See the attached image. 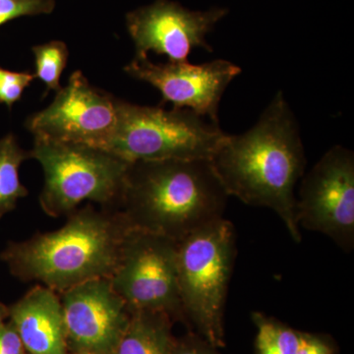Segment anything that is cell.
Returning a JSON list of instances; mask_svg holds the SVG:
<instances>
[{
    "mask_svg": "<svg viewBox=\"0 0 354 354\" xmlns=\"http://www.w3.org/2000/svg\"><path fill=\"white\" fill-rule=\"evenodd\" d=\"M211 162L228 196L272 209L293 241H301L295 187L304 176L306 156L299 124L283 92L274 95L250 129L227 134Z\"/></svg>",
    "mask_w": 354,
    "mask_h": 354,
    "instance_id": "obj_1",
    "label": "cell"
},
{
    "mask_svg": "<svg viewBox=\"0 0 354 354\" xmlns=\"http://www.w3.org/2000/svg\"><path fill=\"white\" fill-rule=\"evenodd\" d=\"M228 194L211 160L130 162L115 212L132 230L179 242L225 218Z\"/></svg>",
    "mask_w": 354,
    "mask_h": 354,
    "instance_id": "obj_2",
    "label": "cell"
},
{
    "mask_svg": "<svg viewBox=\"0 0 354 354\" xmlns=\"http://www.w3.org/2000/svg\"><path fill=\"white\" fill-rule=\"evenodd\" d=\"M132 228L118 212L92 205L67 216L55 230L11 242L0 254L11 274L60 293L95 279H111Z\"/></svg>",
    "mask_w": 354,
    "mask_h": 354,
    "instance_id": "obj_3",
    "label": "cell"
},
{
    "mask_svg": "<svg viewBox=\"0 0 354 354\" xmlns=\"http://www.w3.org/2000/svg\"><path fill=\"white\" fill-rule=\"evenodd\" d=\"M236 234L225 218L177 242L179 295L186 323L212 346H225V310Z\"/></svg>",
    "mask_w": 354,
    "mask_h": 354,
    "instance_id": "obj_4",
    "label": "cell"
},
{
    "mask_svg": "<svg viewBox=\"0 0 354 354\" xmlns=\"http://www.w3.org/2000/svg\"><path fill=\"white\" fill-rule=\"evenodd\" d=\"M31 158L43 167L39 205L53 218L68 216L83 202L116 211L130 162L102 150L77 144L34 138Z\"/></svg>",
    "mask_w": 354,
    "mask_h": 354,
    "instance_id": "obj_5",
    "label": "cell"
},
{
    "mask_svg": "<svg viewBox=\"0 0 354 354\" xmlns=\"http://www.w3.org/2000/svg\"><path fill=\"white\" fill-rule=\"evenodd\" d=\"M227 133L188 109L143 106L118 99V123L104 149L129 162L211 160Z\"/></svg>",
    "mask_w": 354,
    "mask_h": 354,
    "instance_id": "obj_6",
    "label": "cell"
},
{
    "mask_svg": "<svg viewBox=\"0 0 354 354\" xmlns=\"http://www.w3.org/2000/svg\"><path fill=\"white\" fill-rule=\"evenodd\" d=\"M111 279L130 312H162L183 321L177 272V242L132 230Z\"/></svg>",
    "mask_w": 354,
    "mask_h": 354,
    "instance_id": "obj_7",
    "label": "cell"
},
{
    "mask_svg": "<svg viewBox=\"0 0 354 354\" xmlns=\"http://www.w3.org/2000/svg\"><path fill=\"white\" fill-rule=\"evenodd\" d=\"M298 227L330 237L346 252L354 246V153L342 146L327 151L302 176L297 196Z\"/></svg>",
    "mask_w": 354,
    "mask_h": 354,
    "instance_id": "obj_8",
    "label": "cell"
},
{
    "mask_svg": "<svg viewBox=\"0 0 354 354\" xmlns=\"http://www.w3.org/2000/svg\"><path fill=\"white\" fill-rule=\"evenodd\" d=\"M116 123L118 97L91 85L82 72L75 71L50 106L29 116L25 127L34 138L104 150Z\"/></svg>",
    "mask_w": 354,
    "mask_h": 354,
    "instance_id": "obj_9",
    "label": "cell"
},
{
    "mask_svg": "<svg viewBox=\"0 0 354 354\" xmlns=\"http://www.w3.org/2000/svg\"><path fill=\"white\" fill-rule=\"evenodd\" d=\"M228 10L214 7L206 11H191L171 0H157L127 15L128 32L134 41L135 57H146L153 51L165 55L169 62H188L191 51L213 48L206 37Z\"/></svg>",
    "mask_w": 354,
    "mask_h": 354,
    "instance_id": "obj_10",
    "label": "cell"
},
{
    "mask_svg": "<svg viewBox=\"0 0 354 354\" xmlns=\"http://www.w3.org/2000/svg\"><path fill=\"white\" fill-rule=\"evenodd\" d=\"M124 71L157 88L162 94L160 106L171 102L174 109H191L218 123L221 97L228 85L241 73V68L225 59L202 64L188 62L156 64L146 57H135Z\"/></svg>",
    "mask_w": 354,
    "mask_h": 354,
    "instance_id": "obj_11",
    "label": "cell"
},
{
    "mask_svg": "<svg viewBox=\"0 0 354 354\" xmlns=\"http://www.w3.org/2000/svg\"><path fill=\"white\" fill-rule=\"evenodd\" d=\"M67 349L73 353L113 354L131 312L111 279H95L58 293Z\"/></svg>",
    "mask_w": 354,
    "mask_h": 354,
    "instance_id": "obj_12",
    "label": "cell"
},
{
    "mask_svg": "<svg viewBox=\"0 0 354 354\" xmlns=\"http://www.w3.org/2000/svg\"><path fill=\"white\" fill-rule=\"evenodd\" d=\"M10 323L29 354H66L64 311L59 295L41 285L8 307Z\"/></svg>",
    "mask_w": 354,
    "mask_h": 354,
    "instance_id": "obj_13",
    "label": "cell"
},
{
    "mask_svg": "<svg viewBox=\"0 0 354 354\" xmlns=\"http://www.w3.org/2000/svg\"><path fill=\"white\" fill-rule=\"evenodd\" d=\"M172 319L162 312L134 311L113 354H172Z\"/></svg>",
    "mask_w": 354,
    "mask_h": 354,
    "instance_id": "obj_14",
    "label": "cell"
},
{
    "mask_svg": "<svg viewBox=\"0 0 354 354\" xmlns=\"http://www.w3.org/2000/svg\"><path fill=\"white\" fill-rule=\"evenodd\" d=\"M29 158L31 153L21 148L13 134L0 139V218L28 196L27 188L20 181L19 169Z\"/></svg>",
    "mask_w": 354,
    "mask_h": 354,
    "instance_id": "obj_15",
    "label": "cell"
},
{
    "mask_svg": "<svg viewBox=\"0 0 354 354\" xmlns=\"http://www.w3.org/2000/svg\"><path fill=\"white\" fill-rule=\"evenodd\" d=\"M257 328L255 346L257 354H297L304 332L293 329L274 317L253 312Z\"/></svg>",
    "mask_w": 354,
    "mask_h": 354,
    "instance_id": "obj_16",
    "label": "cell"
},
{
    "mask_svg": "<svg viewBox=\"0 0 354 354\" xmlns=\"http://www.w3.org/2000/svg\"><path fill=\"white\" fill-rule=\"evenodd\" d=\"M36 64L35 76L46 85L44 95L48 91H58L60 77L68 62L69 50L66 44L62 41H51L50 43L39 44L32 48Z\"/></svg>",
    "mask_w": 354,
    "mask_h": 354,
    "instance_id": "obj_17",
    "label": "cell"
},
{
    "mask_svg": "<svg viewBox=\"0 0 354 354\" xmlns=\"http://www.w3.org/2000/svg\"><path fill=\"white\" fill-rule=\"evenodd\" d=\"M55 0H0V27L23 16L53 12Z\"/></svg>",
    "mask_w": 354,
    "mask_h": 354,
    "instance_id": "obj_18",
    "label": "cell"
},
{
    "mask_svg": "<svg viewBox=\"0 0 354 354\" xmlns=\"http://www.w3.org/2000/svg\"><path fill=\"white\" fill-rule=\"evenodd\" d=\"M35 79L36 76L31 72L11 71L0 66V104L12 109Z\"/></svg>",
    "mask_w": 354,
    "mask_h": 354,
    "instance_id": "obj_19",
    "label": "cell"
},
{
    "mask_svg": "<svg viewBox=\"0 0 354 354\" xmlns=\"http://www.w3.org/2000/svg\"><path fill=\"white\" fill-rule=\"evenodd\" d=\"M297 354H337V346L329 335L304 332Z\"/></svg>",
    "mask_w": 354,
    "mask_h": 354,
    "instance_id": "obj_20",
    "label": "cell"
},
{
    "mask_svg": "<svg viewBox=\"0 0 354 354\" xmlns=\"http://www.w3.org/2000/svg\"><path fill=\"white\" fill-rule=\"evenodd\" d=\"M172 354H221L218 348L212 346L197 333L189 332L177 339Z\"/></svg>",
    "mask_w": 354,
    "mask_h": 354,
    "instance_id": "obj_21",
    "label": "cell"
},
{
    "mask_svg": "<svg viewBox=\"0 0 354 354\" xmlns=\"http://www.w3.org/2000/svg\"><path fill=\"white\" fill-rule=\"evenodd\" d=\"M24 346L12 324L0 326V354H24Z\"/></svg>",
    "mask_w": 354,
    "mask_h": 354,
    "instance_id": "obj_22",
    "label": "cell"
},
{
    "mask_svg": "<svg viewBox=\"0 0 354 354\" xmlns=\"http://www.w3.org/2000/svg\"><path fill=\"white\" fill-rule=\"evenodd\" d=\"M8 307L6 305L0 304V326L3 325L4 320L8 317Z\"/></svg>",
    "mask_w": 354,
    "mask_h": 354,
    "instance_id": "obj_23",
    "label": "cell"
},
{
    "mask_svg": "<svg viewBox=\"0 0 354 354\" xmlns=\"http://www.w3.org/2000/svg\"><path fill=\"white\" fill-rule=\"evenodd\" d=\"M73 354H87V353H73Z\"/></svg>",
    "mask_w": 354,
    "mask_h": 354,
    "instance_id": "obj_24",
    "label": "cell"
}]
</instances>
